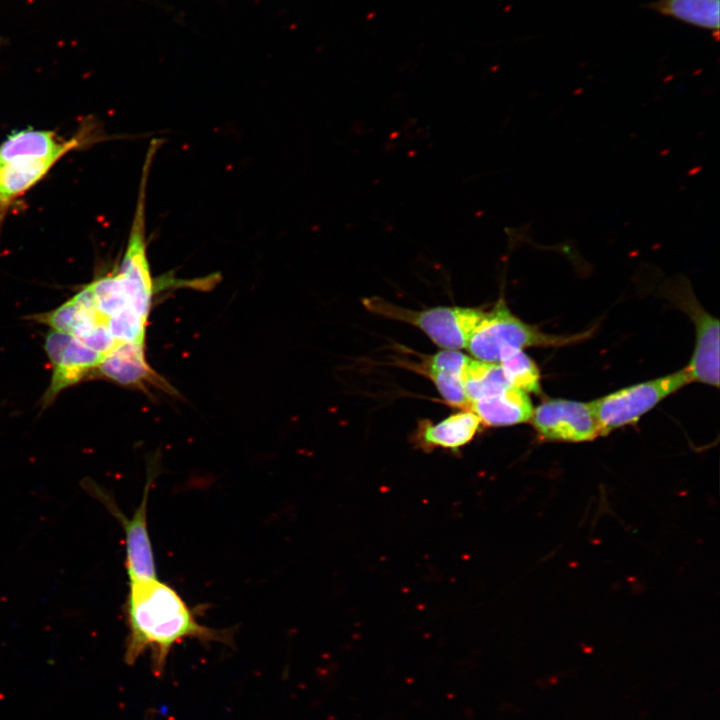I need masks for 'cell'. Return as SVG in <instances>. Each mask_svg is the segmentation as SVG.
<instances>
[{"label": "cell", "instance_id": "10", "mask_svg": "<svg viewBox=\"0 0 720 720\" xmlns=\"http://www.w3.org/2000/svg\"><path fill=\"white\" fill-rule=\"evenodd\" d=\"M93 376L126 387L144 389L147 385H154L167 388V384L148 365L145 346L137 344H123L106 354Z\"/></svg>", "mask_w": 720, "mask_h": 720}, {"label": "cell", "instance_id": "2", "mask_svg": "<svg viewBox=\"0 0 720 720\" xmlns=\"http://www.w3.org/2000/svg\"><path fill=\"white\" fill-rule=\"evenodd\" d=\"M156 288L147 257L146 230L141 226L130 229L118 270L85 287L96 325L105 329L118 346H145Z\"/></svg>", "mask_w": 720, "mask_h": 720}, {"label": "cell", "instance_id": "5", "mask_svg": "<svg viewBox=\"0 0 720 720\" xmlns=\"http://www.w3.org/2000/svg\"><path fill=\"white\" fill-rule=\"evenodd\" d=\"M560 338L545 335L510 312L504 302L485 311L466 346L476 359L499 363L504 348L523 349L560 343Z\"/></svg>", "mask_w": 720, "mask_h": 720}, {"label": "cell", "instance_id": "8", "mask_svg": "<svg viewBox=\"0 0 720 720\" xmlns=\"http://www.w3.org/2000/svg\"><path fill=\"white\" fill-rule=\"evenodd\" d=\"M674 298L693 319L696 329L695 350L686 368L690 379L718 387L719 321L700 306L693 294L680 292Z\"/></svg>", "mask_w": 720, "mask_h": 720}, {"label": "cell", "instance_id": "1", "mask_svg": "<svg viewBox=\"0 0 720 720\" xmlns=\"http://www.w3.org/2000/svg\"><path fill=\"white\" fill-rule=\"evenodd\" d=\"M128 626L124 659L133 665L150 652L152 672L164 673L172 648L185 639L231 643V633L201 624L191 607L169 584L157 577L129 582L125 603Z\"/></svg>", "mask_w": 720, "mask_h": 720}, {"label": "cell", "instance_id": "15", "mask_svg": "<svg viewBox=\"0 0 720 720\" xmlns=\"http://www.w3.org/2000/svg\"><path fill=\"white\" fill-rule=\"evenodd\" d=\"M719 0H655L648 8L686 24L719 32Z\"/></svg>", "mask_w": 720, "mask_h": 720}, {"label": "cell", "instance_id": "9", "mask_svg": "<svg viewBox=\"0 0 720 720\" xmlns=\"http://www.w3.org/2000/svg\"><path fill=\"white\" fill-rule=\"evenodd\" d=\"M152 481L153 477L147 479L142 501L129 519L108 502L111 512L122 523L125 532V564L129 582L157 577L155 557L147 525L148 495Z\"/></svg>", "mask_w": 720, "mask_h": 720}, {"label": "cell", "instance_id": "14", "mask_svg": "<svg viewBox=\"0 0 720 720\" xmlns=\"http://www.w3.org/2000/svg\"><path fill=\"white\" fill-rule=\"evenodd\" d=\"M67 152L44 158L21 159L0 165V204H7L42 179Z\"/></svg>", "mask_w": 720, "mask_h": 720}, {"label": "cell", "instance_id": "12", "mask_svg": "<svg viewBox=\"0 0 720 720\" xmlns=\"http://www.w3.org/2000/svg\"><path fill=\"white\" fill-rule=\"evenodd\" d=\"M481 421L469 410L452 414L438 423L421 424L417 442L423 449L443 448L456 451L477 434Z\"/></svg>", "mask_w": 720, "mask_h": 720}, {"label": "cell", "instance_id": "18", "mask_svg": "<svg viewBox=\"0 0 720 720\" xmlns=\"http://www.w3.org/2000/svg\"><path fill=\"white\" fill-rule=\"evenodd\" d=\"M423 373L430 378L442 398L451 406L468 410V400L460 377L434 369L425 363L420 367Z\"/></svg>", "mask_w": 720, "mask_h": 720}, {"label": "cell", "instance_id": "11", "mask_svg": "<svg viewBox=\"0 0 720 720\" xmlns=\"http://www.w3.org/2000/svg\"><path fill=\"white\" fill-rule=\"evenodd\" d=\"M468 410L475 413L481 423L493 427L525 423L533 414L528 394L513 386L498 394L470 402Z\"/></svg>", "mask_w": 720, "mask_h": 720}, {"label": "cell", "instance_id": "17", "mask_svg": "<svg viewBox=\"0 0 720 720\" xmlns=\"http://www.w3.org/2000/svg\"><path fill=\"white\" fill-rule=\"evenodd\" d=\"M499 364L513 387L526 393L539 394L541 392L539 369L522 349L504 348Z\"/></svg>", "mask_w": 720, "mask_h": 720}, {"label": "cell", "instance_id": "13", "mask_svg": "<svg viewBox=\"0 0 720 720\" xmlns=\"http://www.w3.org/2000/svg\"><path fill=\"white\" fill-rule=\"evenodd\" d=\"M78 145V138L60 143L50 131H21L8 137L0 146V165L15 160L44 158L58 152H69Z\"/></svg>", "mask_w": 720, "mask_h": 720}, {"label": "cell", "instance_id": "4", "mask_svg": "<svg viewBox=\"0 0 720 720\" xmlns=\"http://www.w3.org/2000/svg\"><path fill=\"white\" fill-rule=\"evenodd\" d=\"M691 382L687 369L632 385L591 402L601 435L636 422L660 401Z\"/></svg>", "mask_w": 720, "mask_h": 720}, {"label": "cell", "instance_id": "7", "mask_svg": "<svg viewBox=\"0 0 720 720\" xmlns=\"http://www.w3.org/2000/svg\"><path fill=\"white\" fill-rule=\"evenodd\" d=\"M530 420L545 440L583 442L601 435L591 402L547 400L533 410Z\"/></svg>", "mask_w": 720, "mask_h": 720}, {"label": "cell", "instance_id": "3", "mask_svg": "<svg viewBox=\"0 0 720 720\" xmlns=\"http://www.w3.org/2000/svg\"><path fill=\"white\" fill-rule=\"evenodd\" d=\"M372 313L419 328L442 349L466 348L469 338L482 319L479 308L438 306L425 310H412L397 306L379 297L362 300Z\"/></svg>", "mask_w": 720, "mask_h": 720}, {"label": "cell", "instance_id": "16", "mask_svg": "<svg viewBox=\"0 0 720 720\" xmlns=\"http://www.w3.org/2000/svg\"><path fill=\"white\" fill-rule=\"evenodd\" d=\"M470 402L498 394L510 387L501 365L471 359L461 377Z\"/></svg>", "mask_w": 720, "mask_h": 720}, {"label": "cell", "instance_id": "19", "mask_svg": "<svg viewBox=\"0 0 720 720\" xmlns=\"http://www.w3.org/2000/svg\"><path fill=\"white\" fill-rule=\"evenodd\" d=\"M472 358L451 349H443L432 355L424 363L434 369L444 371L458 377H462L467 365Z\"/></svg>", "mask_w": 720, "mask_h": 720}, {"label": "cell", "instance_id": "6", "mask_svg": "<svg viewBox=\"0 0 720 720\" xmlns=\"http://www.w3.org/2000/svg\"><path fill=\"white\" fill-rule=\"evenodd\" d=\"M44 349L51 363L52 375L42 397L43 408L49 406L63 390L93 376L103 358L102 354L73 335L57 330H51L46 335Z\"/></svg>", "mask_w": 720, "mask_h": 720}]
</instances>
